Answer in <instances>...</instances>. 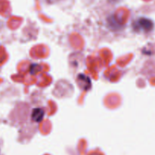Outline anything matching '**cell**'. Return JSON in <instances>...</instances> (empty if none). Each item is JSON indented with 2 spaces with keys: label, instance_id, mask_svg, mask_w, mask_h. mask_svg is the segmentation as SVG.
Instances as JSON below:
<instances>
[{
  "label": "cell",
  "instance_id": "6da1fadb",
  "mask_svg": "<svg viewBox=\"0 0 155 155\" xmlns=\"http://www.w3.org/2000/svg\"><path fill=\"white\" fill-rule=\"evenodd\" d=\"M44 117V111L41 108H35L32 114V118L36 122H40Z\"/></svg>",
  "mask_w": 155,
  "mask_h": 155
}]
</instances>
